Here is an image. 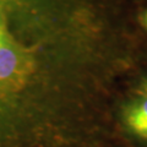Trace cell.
<instances>
[{
  "label": "cell",
  "mask_w": 147,
  "mask_h": 147,
  "mask_svg": "<svg viewBox=\"0 0 147 147\" xmlns=\"http://www.w3.org/2000/svg\"><path fill=\"white\" fill-rule=\"evenodd\" d=\"M136 21L141 28L147 32V5L145 7H142L139 11V13L136 15Z\"/></svg>",
  "instance_id": "obj_3"
},
{
  "label": "cell",
  "mask_w": 147,
  "mask_h": 147,
  "mask_svg": "<svg viewBox=\"0 0 147 147\" xmlns=\"http://www.w3.org/2000/svg\"><path fill=\"white\" fill-rule=\"evenodd\" d=\"M136 55L119 0H0V147L102 146Z\"/></svg>",
  "instance_id": "obj_1"
},
{
  "label": "cell",
  "mask_w": 147,
  "mask_h": 147,
  "mask_svg": "<svg viewBox=\"0 0 147 147\" xmlns=\"http://www.w3.org/2000/svg\"><path fill=\"white\" fill-rule=\"evenodd\" d=\"M123 123L134 135L147 140V94L130 102L123 109Z\"/></svg>",
  "instance_id": "obj_2"
},
{
  "label": "cell",
  "mask_w": 147,
  "mask_h": 147,
  "mask_svg": "<svg viewBox=\"0 0 147 147\" xmlns=\"http://www.w3.org/2000/svg\"><path fill=\"white\" fill-rule=\"evenodd\" d=\"M141 92L144 94H147V79L142 82V85H141Z\"/></svg>",
  "instance_id": "obj_4"
}]
</instances>
